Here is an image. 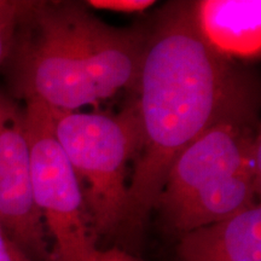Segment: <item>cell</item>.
Instances as JSON below:
<instances>
[{
    "mask_svg": "<svg viewBox=\"0 0 261 261\" xmlns=\"http://www.w3.org/2000/svg\"><path fill=\"white\" fill-rule=\"evenodd\" d=\"M137 89L140 145L128 187L129 233L140 232L156 210L182 150L215 123L255 113L247 81L202 39L194 3L160 12L146 33Z\"/></svg>",
    "mask_w": 261,
    "mask_h": 261,
    "instance_id": "obj_1",
    "label": "cell"
},
{
    "mask_svg": "<svg viewBox=\"0 0 261 261\" xmlns=\"http://www.w3.org/2000/svg\"><path fill=\"white\" fill-rule=\"evenodd\" d=\"M146 33L112 27L85 3L25 0L6 58L12 96L74 113L138 86Z\"/></svg>",
    "mask_w": 261,
    "mask_h": 261,
    "instance_id": "obj_2",
    "label": "cell"
},
{
    "mask_svg": "<svg viewBox=\"0 0 261 261\" xmlns=\"http://www.w3.org/2000/svg\"><path fill=\"white\" fill-rule=\"evenodd\" d=\"M51 114L55 135L79 181L97 241L129 233L127 177L140 145L137 107L117 115Z\"/></svg>",
    "mask_w": 261,
    "mask_h": 261,
    "instance_id": "obj_3",
    "label": "cell"
},
{
    "mask_svg": "<svg viewBox=\"0 0 261 261\" xmlns=\"http://www.w3.org/2000/svg\"><path fill=\"white\" fill-rule=\"evenodd\" d=\"M31 150L32 190L51 246V261H87L97 249L89 213L63 149L55 135L51 110L24 103Z\"/></svg>",
    "mask_w": 261,
    "mask_h": 261,
    "instance_id": "obj_4",
    "label": "cell"
},
{
    "mask_svg": "<svg viewBox=\"0 0 261 261\" xmlns=\"http://www.w3.org/2000/svg\"><path fill=\"white\" fill-rule=\"evenodd\" d=\"M255 113L215 123L181 151L169 169L156 210L165 217L215 180L247 168L260 169Z\"/></svg>",
    "mask_w": 261,
    "mask_h": 261,
    "instance_id": "obj_5",
    "label": "cell"
},
{
    "mask_svg": "<svg viewBox=\"0 0 261 261\" xmlns=\"http://www.w3.org/2000/svg\"><path fill=\"white\" fill-rule=\"evenodd\" d=\"M0 223L34 261H51V246L32 190L23 108L0 93Z\"/></svg>",
    "mask_w": 261,
    "mask_h": 261,
    "instance_id": "obj_6",
    "label": "cell"
},
{
    "mask_svg": "<svg viewBox=\"0 0 261 261\" xmlns=\"http://www.w3.org/2000/svg\"><path fill=\"white\" fill-rule=\"evenodd\" d=\"M194 17L202 39L220 56L250 58L260 55V0L195 2Z\"/></svg>",
    "mask_w": 261,
    "mask_h": 261,
    "instance_id": "obj_7",
    "label": "cell"
},
{
    "mask_svg": "<svg viewBox=\"0 0 261 261\" xmlns=\"http://www.w3.org/2000/svg\"><path fill=\"white\" fill-rule=\"evenodd\" d=\"M182 261H261V207L180 234Z\"/></svg>",
    "mask_w": 261,
    "mask_h": 261,
    "instance_id": "obj_8",
    "label": "cell"
},
{
    "mask_svg": "<svg viewBox=\"0 0 261 261\" xmlns=\"http://www.w3.org/2000/svg\"><path fill=\"white\" fill-rule=\"evenodd\" d=\"M260 169L247 168L215 180L196 191L166 215L169 226L180 234L225 220L256 203Z\"/></svg>",
    "mask_w": 261,
    "mask_h": 261,
    "instance_id": "obj_9",
    "label": "cell"
},
{
    "mask_svg": "<svg viewBox=\"0 0 261 261\" xmlns=\"http://www.w3.org/2000/svg\"><path fill=\"white\" fill-rule=\"evenodd\" d=\"M24 5L25 0H0V67L9 56Z\"/></svg>",
    "mask_w": 261,
    "mask_h": 261,
    "instance_id": "obj_10",
    "label": "cell"
},
{
    "mask_svg": "<svg viewBox=\"0 0 261 261\" xmlns=\"http://www.w3.org/2000/svg\"><path fill=\"white\" fill-rule=\"evenodd\" d=\"M85 4L87 8L107 11L123 12V14H137L150 9L156 4L155 0H90Z\"/></svg>",
    "mask_w": 261,
    "mask_h": 261,
    "instance_id": "obj_11",
    "label": "cell"
},
{
    "mask_svg": "<svg viewBox=\"0 0 261 261\" xmlns=\"http://www.w3.org/2000/svg\"><path fill=\"white\" fill-rule=\"evenodd\" d=\"M0 261H34L0 223Z\"/></svg>",
    "mask_w": 261,
    "mask_h": 261,
    "instance_id": "obj_12",
    "label": "cell"
},
{
    "mask_svg": "<svg viewBox=\"0 0 261 261\" xmlns=\"http://www.w3.org/2000/svg\"><path fill=\"white\" fill-rule=\"evenodd\" d=\"M87 261H140L137 257L132 256L125 250L119 248H110V249H99L97 248L91 254Z\"/></svg>",
    "mask_w": 261,
    "mask_h": 261,
    "instance_id": "obj_13",
    "label": "cell"
}]
</instances>
